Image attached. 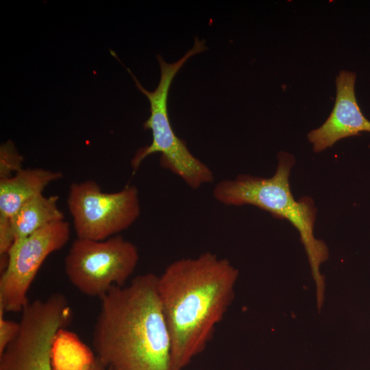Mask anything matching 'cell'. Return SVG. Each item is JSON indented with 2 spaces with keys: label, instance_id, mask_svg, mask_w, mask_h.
<instances>
[{
  "label": "cell",
  "instance_id": "14",
  "mask_svg": "<svg viewBox=\"0 0 370 370\" xmlns=\"http://www.w3.org/2000/svg\"><path fill=\"white\" fill-rule=\"evenodd\" d=\"M5 312L0 306V354L17 336L20 323L5 319Z\"/></svg>",
  "mask_w": 370,
  "mask_h": 370
},
{
  "label": "cell",
  "instance_id": "8",
  "mask_svg": "<svg viewBox=\"0 0 370 370\" xmlns=\"http://www.w3.org/2000/svg\"><path fill=\"white\" fill-rule=\"evenodd\" d=\"M70 236V224L64 220L15 241L0 278V306L5 312L23 311L29 302L27 292L40 267L50 254L66 245Z\"/></svg>",
  "mask_w": 370,
  "mask_h": 370
},
{
  "label": "cell",
  "instance_id": "7",
  "mask_svg": "<svg viewBox=\"0 0 370 370\" xmlns=\"http://www.w3.org/2000/svg\"><path fill=\"white\" fill-rule=\"evenodd\" d=\"M67 207L77 238L103 241L128 229L140 214L139 193L127 184L114 193H105L95 181L71 184Z\"/></svg>",
  "mask_w": 370,
  "mask_h": 370
},
{
  "label": "cell",
  "instance_id": "11",
  "mask_svg": "<svg viewBox=\"0 0 370 370\" xmlns=\"http://www.w3.org/2000/svg\"><path fill=\"white\" fill-rule=\"evenodd\" d=\"M59 197L43 194L23 204L10 218L15 241L28 236L42 228L64 220L58 207Z\"/></svg>",
  "mask_w": 370,
  "mask_h": 370
},
{
  "label": "cell",
  "instance_id": "3",
  "mask_svg": "<svg viewBox=\"0 0 370 370\" xmlns=\"http://www.w3.org/2000/svg\"><path fill=\"white\" fill-rule=\"evenodd\" d=\"M295 164L293 155L280 151L273 176L239 174L234 179L219 182L213 188L212 195L217 201L225 206L258 207L275 218L288 221L295 227L306 253L315 284L317 308L321 312L325 300V283L320 267L328 259L329 249L324 241L314 235L317 208L312 199L304 196L296 200L291 192L289 177Z\"/></svg>",
  "mask_w": 370,
  "mask_h": 370
},
{
  "label": "cell",
  "instance_id": "13",
  "mask_svg": "<svg viewBox=\"0 0 370 370\" xmlns=\"http://www.w3.org/2000/svg\"><path fill=\"white\" fill-rule=\"evenodd\" d=\"M23 157L14 143L9 140L0 147V180L9 178L23 168Z\"/></svg>",
  "mask_w": 370,
  "mask_h": 370
},
{
  "label": "cell",
  "instance_id": "12",
  "mask_svg": "<svg viewBox=\"0 0 370 370\" xmlns=\"http://www.w3.org/2000/svg\"><path fill=\"white\" fill-rule=\"evenodd\" d=\"M50 360L53 370H90L97 356L75 333L62 328L53 338Z\"/></svg>",
  "mask_w": 370,
  "mask_h": 370
},
{
  "label": "cell",
  "instance_id": "6",
  "mask_svg": "<svg viewBox=\"0 0 370 370\" xmlns=\"http://www.w3.org/2000/svg\"><path fill=\"white\" fill-rule=\"evenodd\" d=\"M21 312L17 336L0 354V370H53L50 354L53 338L72 316L66 298L52 294L29 302ZM90 370L108 369L97 358Z\"/></svg>",
  "mask_w": 370,
  "mask_h": 370
},
{
  "label": "cell",
  "instance_id": "1",
  "mask_svg": "<svg viewBox=\"0 0 370 370\" xmlns=\"http://www.w3.org/2000/svg\"><path fill=\"white\" fill-rule=\"evenodd\" d=\"M238 275L227 259L210 251L175 260L158 275L171 370L184 369L204 351L234 300Z\"/></svg>",
  "mask_w": 370,
  "mask_h": 370
},
{
  "label": "cell",
  "instance_id": "5",
  "mask_svg": "<svg viewBox=\"0 0 370 370\" xmlns=\"http://www.w3.org/2000/svg\"><path fill=\"white\" fill-rule=\"evenodd\" d=\"M138 259L137 247L121 236L103 241L77 238L64 259V270L80 293L100 298L113 286L125 285Z\"/></svg>",
  "mask_w": 370,
  "mask_h": 370
},
{
  "label": "cell",
  "instance_id": "10",
  "mask_svg": "<svg viewBox=\"0 0 370 370\" xmlns=\"http://www.w3.org/2000/svg\"><path fill=\"white\" fill-rule=\"evenodd\" d=\"M62 176L60 171L27 168L0 180V216L10 219L23 204L43 194L48 185Z\"/></svg>",
  "mask_w": 370,
  "mask_h": 370
},
{
  "label": "cell",
  "instance_id": "4",
  "mask_svg": "<svg viewBox=\"0 0 370 370\" xmlns=\"http://www.w3.org/2000/svg\"><path fill=\"white\" fill-rule=\"evenodd\" d=\"M206 49L205 41L196 37L193 47L175 62L168 63L158 55L160 78L158 86L152 92L145 89L132 72L126 68L137 88L147 97L150 103V116L144 122L143 128L151 132L152 142L136 152L131 161L134 172L149 156L160 153L161 167L176 175L191 188L197 190L214 181V174L210 167L193 156L186 142L175 134L167 108L169 88L175 75L190 58Z\"/></svg>",
  "mask_w": 370,
  "mask_h": 370
},
{
  "label": "cell",
  "instance_id": "2",
  "mask_svg": "<svg viewBox=\"0 0 370 370\" xmlns=\"http://www.w3.org/2000/svg\"><path fill=\"white\" fill-rule=\"evenodd\" d=\"M92 343L108 370H171V341L158 291L147 273L100 298Z\"/></svg>",
  "mask_w": 370,
  "mask_h": 370
},
{
  "label": "cell",
  "instance_id": "9",
  "mask_svg": "<svg viewBox=\"0 0 370 370\" xmlns=\"http://www.w3.org/2000/svg\"><path fill=\"white\" fill-rule=\"evenodd\" d=\"M356 77L355 73L347 71H342L337 75L332 111L319 127L308 134L314 152H321L342 138L370 132V121L362 114L356 98Z\"/></svg>",
  "mask_w": 370,
  "mask_h": 370
},
{
  "label": "cell",
  "instance_id": "15",
  "mask_svg": "<svg viewBox=\"0 0 370 370\" xmlns=\"http://www.w3.org/2000/svg\"><path fill=\"white\" fill-rule=\"evenodd\" d=\"M15 242L10 218L0 216V256L6 257Z\"/></svg>",
  "mask_w": 370,
  "mask_h": 370
}]
</instances>
